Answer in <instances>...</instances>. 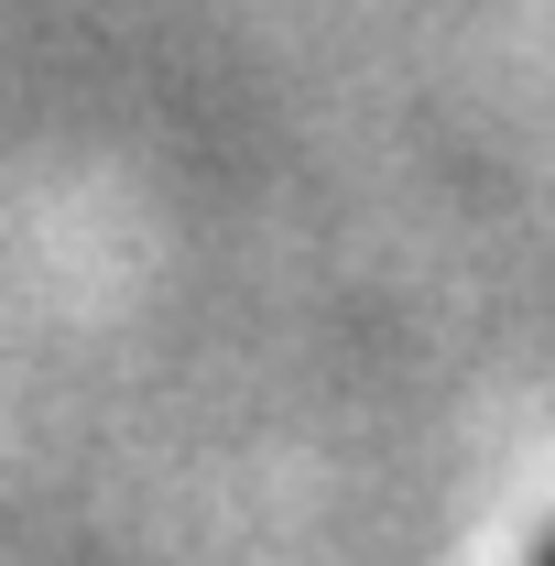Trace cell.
<instances>
[{
	"label": "cell",
	"mask_w": 555,
	"mask_h": 566,
	"mask_svg": "<svg viewBox=\"0 0 555 566\" xmlns=\"http://www.w3.org/2000/svg\"><path fill=\"white\" fill-rule=\"evenodd\" d=\"M534 566H555V534H545V545H534Z\"/></svg>",
	"instance_id": "cell-1"
}]
</instances>
